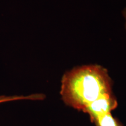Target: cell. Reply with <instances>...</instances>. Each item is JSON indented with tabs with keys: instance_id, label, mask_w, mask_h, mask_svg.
I'll use <instances>...</instances> for the list:
<instances>
[{
	"instance_id": "3957f363",
	"label": "cell",
	"mask_w": 126,
	"mask_h": 126,
	"mask_svg": "<svg viewBox=\"0 0 126 126\" xmlns=\"http://www.w3.org/2000/svg\"><path fill=\"white\" fill-rule=\"evenodd\" d=\"M95 126H123L119 120L113 117L111 113L98 116L92 121Z\"/></svg>"
},
{
	"instance_id": "7a4b0ae2",
	"label": "cell",
	"mask_w": 126,
	"mask_h": 126,
	"mask_svg": "<svg viewBox=\"0 0 126 126\" xmlns=\"http://www.w3.org/2000/svg\"><path fill=\"white\" fill-rule=\"evenodd\" d=\"M118 106L117 100L114 94H108L90 104L83 112L88 114L91 121L101 115L111 113Z\"/></svg>"
},
{
	"instance_id": "277c9868",
	"label": "cell",
	"mask_w": 126,
	"mask_h": 126,
	"mask_svg": "<svg viewBox=\"0 0 126 126\" xmlns=\"http://www.w3.org/2000/svg\"><path fill=\"white\" fill-rule=\"evenodd\" d=\"M45 97V96L43 94H33L29 96H0V103L3 102L14 101V100H23V99H29V100H42Z\"/></svg>"
},
{
	"instance_id": "6da1fadb",
	"label": "cell",
	"mask_w": 126,
	"mask_h": 126,
	"mask_svg": "<svg viewBox=\"0 0 126 126\" xmlns=\"http://www.w3.org/2000/svg\"><path fill=\"white\" fill-rule=\"evenodd\" d=\"M113 94L112 82L105 68L97 65L75 68L63 75L60 94L67 106L83 111L88 106Z\"/></svg>"
},
{
	"instance_id": "5b68a950",
	"label": "cell",
	"mask_w": 126,
	"mask_h": 126,
	"mask_svg": "<svg viewBox=\"0 0 126 126\" xmlns=\"http://www.w3.org/2000/svg\"><path fill=\"white\" fill-rule=\"evenodd\" d=\"M122 14H123V17H124V20H125V28L126 30V7L124 8L123 10Z\"/></svg>"
}]
</instances>
